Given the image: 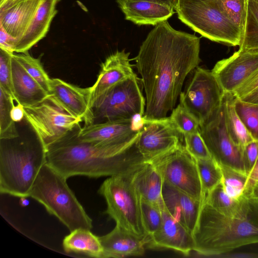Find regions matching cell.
<instances>
[{
    "label": "cell",
    "mask_w": 258,
    "mask_h": 258,
    "mask_svg": "<svg viewBox=\"0 0 258 258\" xmlns=\"http://www.w3.org/2000/svg\"><path fill=\"white\" fill-rule=\"evenodd\" d=\"M200 38L174 29L167 20L156 25L135 58L146 95L143 119L167 117L189 73L201 61Z\"/></svg>",
    "instance_id": "obj_1"
},
{
    "label": "cell",
    "mask_w": 258,
    "mask_h": 258,
    "mask_svg": "<svg viewBox=\"0 0 258 258\" xmlns=\"http://www.w3.org/2000/svg\"><path fill=\"white\" fill-rule=\"evenodd\" d=\"M75 128L46 150V163L67 179L75 175L112 176L145 160L136 144L124 150L83 142Z\"/></svg>",
    "instance_id": "obj_2"
},
{
    "label": "cell",
    "mask_w": 258,
    "mask_h": 258,
    "mask_svg": "<svg viewBox=\"0 0 258 258\" xmlns=\"http://www.w3.org/2000/svg\"><path fill=\"white\" fill-rule=\"evenodd\" d=\"M192 235L194 251L207 256L258 243V199L243 195L240 210L232 215L203 203Z\"/></svg>",
    "instance_id": "obj_3"
},
{
    "label": "cell",
    "mask_w": 258,
    "mask_h": 258,
    "mask_svg": "<svg viewBox=\"0 0 258 258\" xmlns=\"http://www.w3.org/2000/svg\"><path fill=\"white\" fill-rule=\"evenodd\" d=\"M1 140L0 191L28 197L41 168L46 163V150L39 141Z\"/></svg>",
    "instance_id": "obj_4"
},
{
    "label": "cell",
    "mask_w": 258,
    "mask_h": 258,
    "mask_svg": "<svg viewBox=\"0 0 258 258\" xmlns=\"http://www.w3.org/2000/svg\"><path fill=\"white\" fill-rule=\"evenodd\" d=\"M28 197L37 201L70 231L91 230L92 220L67 183V178L46 163L41 168Z\"/></svg>",
    "instance_id": "obj_5"
},
{
    "label": "cell",
    "mask_w": 258,
    "mask_h": 258,
    "mask_svg": "<svg viewBox=\"0 0 258 258\" xmlns=\"http://www.w3.org/2000/svg\"><path fill=\"white\" fill-rule=\"evenodd\" d=\"M178 19L211 41L239 45L242 33L221 11L217 0H178L174 9Z\"/></svg>",
    "instance_id": "obj_6"
},
{
    "label": "cell",
    "mask_w": 258,
    "mask_h": 258,
    "mask_svg": "<svg viewBox=\"0 0 258 258\" xmlns=\"http://www.w3.org/2000/svg\"><path fill=\"white\" fill-rule=\"evenodd\" d=\"M127 170L106 179L99 192L107 203L105 213L115 221L116 225L137 236H149L143 223L141 199Z\"/></svg>",
    "instance_id": "obj_7"
},
{
    "label": "cell",
    "mask_w": 258,
    "mask_h": 258,
    "mask_svg": "<svg viewBox=\"0 0 258 258\" xmlns=\"http://www.w3.org/2000/svg\"><path fill=\"white\" fill-rule=\"evenodd\" d=\"M142 87L136 74L115 85L92 105L93 123L143 117L146 99Z\"/></svg>",
    "instance_id": "obj_8"
},
{
    "label": "cell",
    "mask_w": 258,
    "mask_h": 258,
    "mask_svg": "<svg viewBox=\"0 0 258 258\" xmlns=\"http://www.w3.org/2000/svg\"><path fill=\"white\" fill-rule=\"evenodd\" d=\"M24 111L26 121L46 150L83 121L69 112L52 94L34 105L24 107Z\"/></svg>",
    "instance_id": "obj_9"
},
{
    "label": "cell",
    "mask_w": 258,
    "mask_h": 258,
    "mask_svg": "<svg viewBox=\"0 0 258 258\" xmlns=\"http://www.w3.org/2000/svg\"><path fill=\"white\" fill-rule=\"evenodd\" d=\"M163 180L203 204L201 180L196 159L180 143L152 160Z\"/></svg>",
    "instance_id": "obj_10"
},
{
    "label": "cell",
    "mask_w": 258,
    "mask_h": 258,
    "mask_svg": "<svg viewBox=\"0 0 258 258\" xmlns=\"http://www.w3.org/2000/svg\"><path fill=\"white\" fill-rule=\"evenodd\" d=\"M224 91L212 71L197 67L179 101L198 120L200 125L214 114L220 106Z\"/></svg>",
    "instance_id": "obj_11"
},
{
    "label": "cell",
    "mask_w": 258,
    "mask_h": 258,
    "mask_svg": "<svg viewBox=\"0 0 258 258\" xmlns=\"http://www.w3.org/2000/svg\"><path fill=\"white\" fill-rule=\"evenodd\" d=\"M199 132L212 158L219 166H226L246 174L243 149L232 142L226 131L223 99L214 114L200 125Z\"/></svg>",
    "instance_id": "obj_12"
},
{
    "label": "cell",
    "mask_w": 258,
    "mask_h": 258,
    "mask_svg": "<svg viewBox=\"0 0 258 258\" xmlns=\"http://www.w3.org/2000/svg\"><path fill=\"white\" fill-rule=\"evenodd\" d=\"M143 122L142 117L93 123L79 127L77 136L83 142L128 150L136 144Z\"/></svg>",
    "instance_id": "obj_13"
},
{
    "label": "cell",
    "mask_w": 258,
    "mask_h": 258,
    "mask_svg": "<svg viewBox=\"0 0 258 258\" xmlns=\"http://www.w3.org/2000/svg\"><path fill=\"white\" fill-rule=\"evenodd\" d=\"M136 147L145 160H152L182 143L183 136L173 126L169 116L143 119Z\"/></svg>",
    "instance_id": "obj_14"
},
{
    "label": "cell",
    "mask_w": 258,
    "mask_h": 258,
    "mask_svg": "<svg viewBox=\"0 0 258 258\" xmlns=\"http://www.w3.org/2000/svg\"><path fill=\"white\" fill-rule=\"evenodd\" d=\"M258 71V50L239 49L217 62L212 72L225 92L233 93Z\"/></svg>",
    "instance_id": "obj_15"
},
{
    "label": "cell",
    "mask_w": 258,
    "mask_h": 258,
    "mask_svg": "<svg viewBox=\"0 0 258 258\" xmlns=\"http://www.w3.org/2000/svg\"><path fill=\"white\" fill-rule=\"evenodd\" d=\"M130 53L117 50L109 55L103 62L98 77L91 87V105L103 97L115 85L133 76Z\"/></svg>",
    "instance_id": "obj_16"
},
{
    "label": "cell",
    "mask_w": 258,
    "mask_h": 258,
    "mask_svg": "<svg viewBox=\"0 0 258 258\" xmlns=\"http://www.w3.org/2000/svg\"><path fill=\"white\" fill-rule=\"evenodd\" d=\"M147 246L150 248L171 249L188 255L194 250V241L192 234L164 208L162 210L161 225L149 236Z\"/></svg>",
    "instance_id": "obj_17"
},
{
    "label": "cell",
    "mask_w": 258,
    "mask_h": 258,
    "mask_svg": "<svg viewBox=\"0 0 258 258\" xmlns=\"http://www.w3.org/2000/svg\"><path fill=\"white\" fill-rule=\"evenodd\" d=\"M42 1L0 0V27L14 38L17 43L28 28Z\"/></svg>",
    "instance_id": "obj_18"
},
{
    "label": "cell",
    "mask_w": 258,
    "mask_h": 258,
    "mask_svg": "<svg viewBox=\"0 0 258 258\" xmlns=\"http://www.w3.org/2000/svg\"><path fill=\"white\" fill-rule=\"evenodd\" d=\"M52 94L69 112L81 118L85 125L93 123L91 87L81 88L58 78L51 79Z\"/></svg>",
    "instance_id": "obj_19"
},
{
    "label": "cell",
    "mask_w": 258,
    "mask_h": 258,
    "mask_svg": "<svg viewBox=\"0 0 258 258\" xmlns=\"http://www.w3.org/2000/svg\"><path fill=\"white\" fill-rule=\"evenodd\" d=\"M131 182L141 200L165 208L162 187L163 179L152 162L143 160L127 170Z\"/></svg>",
    "instance_id": "obj_20"
},
{
    "label": "cell",
    "mask_w": 258,
    "mask_h": 258,
    "mask_svg": "<svg viewBox=\"0 0 258 258\" xmlns=\"http://www.w3.org/2000/svg\"><path fill=\"white\" fill-rule=\"evenodd\" d=\"M162 197L166 210L192 234L202 203L164 180Z\"/></svg>",
    "instance_id": "obj_21"
},
{
    "label": "cell",
    "mask_w": 258,
    "mask_h": 258,
    "mask_svg": "<svg viewBox=\"0 0 258 258\" xmlns=\"http://www.w3.org/2000/svg\"><path fill=\"white\" fill-rule=\"evenodd\" d=\"M99 238L104 258L142 255L149 241V236H137L117 225L111 232Z\"/></svg>",
    "instance_id": "obj_22"
},
{
    "label": "cell",
    "mask_w": 258,
    "mask_h": 258,
    "mask_svg": "<svg viewBox=\"0 0 258 258\" xmlns=\"http://www.w3.org/2000/svg\"><path fill=\"white\" fill-rule=\"evenodd\" d=\"M119 7L126 20L138 25L155 26L175 13L172 7L150 0H128Z\"/></svg>",
    "instance_id": "obj_23"
},
{
    "label": "cell",
    "mask_w": 258,
    "mask_h": 258,
    "mask_svg": "<svg viewBox=\"0 0 258 258\" xmlns=\"http://www.w3.org/2000/svg\"><path fill=\"white\" fill-rule=\"evenodd\" d=\"M59 2L60 0H43L28 28L16 43L15 52H28L46 36L57 13L56 6Z\"/></svg>",
    "instance_id": "obj_24"
},
{
    "label": "cell",
    "mask_w": 258,
    "mask_h": 258,
    "mask_svg": "<svg viewBox=\"0 0 258 258\" xmlns=\"http://www.w3.org/2000/svg\"><path fill=\"white\" fill-rule=\"evenodd\" d=\"M12 82L15 100L24 107L34 105L49 94L33 79L14 56L12 58Z\"/></svg>",
    "instance_id": "obj_25"
},
{
    "label": "cell",
    "mask_w": 258,
    "mask_h": 258,
    "mask_svg": "<svg viewBox=\"0 0 258 258\" xmlns=\"http://www.w3.org/2000/svg\"><path fill=\"white\" fill-rule=\"evenodd\" d=\"M67 252L81 253L91 257H102L103 249L99 237L90 230L79 228L70 232L62 242Z\"/></svg>",
    "instance_id": "obj_26"
},
{
    "label": "cell",
    "mask_w": 258,
    "mask_h": 258,
    "mask_svg": "<svg viewBox=\"0 0 258 258\" xmlns=\"http://www.w3.org/2000/svg\"><path fill=\"white\" fill-rule=\"evenodd\" d=\"M225 123L227 132L232 142L243 149L254 139L238 115L235 107L233 93H224Z\"/></svg>",
    "instance_id": "obj_27"
},
{
    "label": "cell",
    "mask_w": 258,
    "mask_h": 258,
    "mask_svg": "<svg viewBox=\"0 0 258 258\" xmlns=\"http://www.w3.org/2000/svg\"><path fill=\"white\" fill-rule=\"evenodd\" d=\"M239 46L240 50H258V0H246L245 22Z\"/></svg>",
    "instance_id": "obj_28"
},
{
    "label": "cell",
    "mask_w": 258,
    "mask_h": 258,
    "mask_svg": "<svg viewBox=\"0 0 258 258\" xmlns=\"http://www.w3.org/2000/svg\"><path fill=\"white\" fill-rule=\"evenodd\" d=\"M242 202L243 195L238 199L230 197L225 192L221 182L208 194L203 203L223 214L232 215L240 210Z\"/></svg>",
    "instance_id": "obj_29"
},
{
    "label": "cell",
    "mask_w": 258,
    "mask_h": 258,
    "mask_svg": "<svg viewBox=\"0 0 258 258\" xmlns=\"http://www.w3.org/2000/svg\"><path fill=\"white\" fill-rule=\"evenodd\" d=\"M201 180L203 203L208 194L222 180L220 166L212 158L196 159Z\"/></svg>",
    "instance_id": "obj_30"
},
{
    "label": "cell",
    "mask_w": 258,
    "mask_h": 258,
    "mask_svg": "<svg viewBox=\"0 0 258 258\" xmlns=\"http://www.w3.org/2000/svg\"><path fill=\"white\" fill-rule=\"evenodd\" d=\"M14 99L0 87V139L8 140L19 137L15 122L11 115V111L14 105Z\"/></svg>",
    "instance_id": "obj_31"
},
{
    "label": "cell",
    "mask_w": 258,
    "mask_h": 258,
    "mask_svg": "<svg viewBox=\"0 0 258 258\" xmlns=\"http://www.w3.org/2000/svg\"><path fill=\"white\" fill-rule=\"evenodd\" d=\"M220 167L222 173V183L225 192L230 197L238 199L243 195L248 176L226 166Z\"/></svg>",
    "instance_id": "obj_32"
},
{
    "label": "cell",
    "mask_w": 258,
    "mask_h": 258,
    "mask_svg": "<svg viewBox=\"0 0 258 258\" xmlns=\"http://www.w3.org/2000/svg\"><path fill=\"white\" fill-rule=\"evenodd\" d=\"M14 56L27 72L49 94L51 79L44 70L40 58L33 57L28 52L14 54Z\"/></svg>",
    "instance_id": "obj_33"
},
{
    "label": "cell",
    "mask_w": 258,
    "mask_h": 258,
    "mask_svg": "<svg viewBox=\"0 0 258 258\" xmlns=\"http://www.w3.org/2000/svg\"><path fill=\"white\" fill-rule=\"evenodd\" d=\"M235 107L239 118L254 140L258 142V104L235 97Z\"/></svg>",
    "instance_id": "obj_34"
},
{
    "label": "cell",
    "mask_w": 258,
    "mask_h": 258,
    "mask_svg": "<svg viewBox=\"0 0 258 258\" xmlns=\"http://www.w3.org/2000/svg\"><path fill=\"white\" fill-rule=\"evenodd\" d=\"M169 118L174 128L183 136L199 131L198 120L180 103L172 110Z\"/></svg>",
    "instance_id": "obj_35"
},
{
    "label": "cell",
    "mask_w": 258,
    "mask_h": 258,
    "mask_svg": "<svg viewBox=\"0 0 258 258\" xmlns=\"http://www.w3.org/2000/svg\"><path fill=\"white\" fill-rule=\"evenodd\" d=\"M222 12L242 32L246 14V0H217Z\"/></svg>",
    "instance_id": "obj_36"
},
{
    "label": "cell",
    "mask_w": 258,
    "mask_h": 258,
    "mask_svg": "<svg viewBox=\"0 0 258 258\" xmlns=\"http://www.w3.org/2000/svg\"><path fill=\"white\" fill-rule=\"evenodd\" d=\"M141 210L146 233L152 235L159 228L162 221V210L157 206L141 200Z\"/></svg>",
    "instance_id": "obj_37"
},
{
    "label": "cell",
    "mask_w": 258,
    "mask_h": 258,
    "mask_svg": "<svg viewBox=\"0 0 258 258\" xmlns=\"http://www.w3.org/2000/svg\"><path fill=\"white\" fill-rule=\"evenodd\" d=\"M14 53L0 48V87L14 99L12 58Z\"/></svg>",
    "instance_id": "obj_38"
},
{
    "label": "cell",
    "mask_w": 258,
    "mask_h": 258,
    "mask_svg": "<svg viewBox=\"0 0 258 258\" xmlns=\"http://www.w3.org/2000/svg\"><path fill=\"white\" fill-rule=\"evenodd\" d=\"M183 139L186 150L195 159L212 158L199 131L185 134Z\"/></svg>",
    "instance_id": "obj_39"
},
{
    "label": "cell",
    "mask_w": 258,
    "mask_h": 258,
    "mask_svg": "<svg viewBox=\"0 0 258 258\" xmlns=\"http://www.w3.org/2000/svg\"><path fill=\"white\" fill-rule=\"evenodd\" d=\"M258 158V142L255 140L247 144L243 149V160L246 174L248 176Z\"/></svg>",
    "instance_id": "obj_40"
},
{
    "label": "cell",
    "mask_w": 258,
    "mask_h": 258,
    "mask_svg": "<svg viewBox=\"0 0 258 258\" xmlns=\"http://www.w3.org/2000/svg\"><path fill=\"white\" fill-rule=\"evenodd\" d=\"M258 88V71L233 93L235 98H241Z\"/></svg>",
    "instance_id": "obj_41"
},
{
    "label": "cell",
    "mask_w": 258,
    "mask_h": 258,
    "mask_svg": "<svg viewBox=\"0 0 258 258\" xmlns=\"http://www.w3.org/2000/svg\"><path fill=\"white\" fill-rule=\"evenodd\" d=\"M16 40L0 27V48L15 52Z\"/></svg>",
    "instance_id": "obj_42"
},
{
    "label": "cell",
    "mask_w": 258,
    "mask_h": 258,
    "mask_svg": "<svg viewBox=\"0 0 258 258\" xmlns=\"http://www.w3.org/2000/svg\"><path fill=\"white\" fill-rule=\"evenodd\" d=\"M258 181V158L251 172L248 175L243 195L248 196L253 185Z\"/></svg>",
    "instance_id": "obj_43"
},
{
    "label": "cell",
    "mask_w": 258,
    "mask_h": 258,
    "mask_svg": "<svg viewBox=\"0 0 258 258\" xmlns=\"http://www.w3.org/2000/svg\"><path fill=\"white\" fill-rule=\"evenodd\" d=\"M11 115L14 121L20 122L25 117L24 107L19 103L14 105L11 109Z\"/></svg>",
    "instance_id": "obj_44"
},
{
    "label": "cell",
    "mask_w": 258,
    "mask_h": 258,
    "mask_svg": "<svg viewBox=\"0 0 258 258\" xmlns=\"http://www.w3.org/2000/svg\"><path fill=\"white\" fill-rule=\"evenodd\" d=\"M238 99L248 102L258 104V88L250 94Z\"/></svg>",
    "instance_id": "obj_45"
},
{
    "label": "cell",
    "mask_w": 258,
    "mask_h": 258,
    "mask_svg": "<svg viewBox=\"0 0 258 258\" xmlns=\"http://www.w3.org/2000/svg\"><path fill=\"white\" fill-rule=\"evenodd\" d=\"M118 5H120L123 2L128 0H115ZM152 1L156 2L163 4H165L172 7L174 9H175L178 0H150Z\"/></svg>",
    "instance_id": "obj_46"
},
{
    "label": "cell",
    "mask_w": 258,
    "mask_h": 258,
    "mask_svg": "<svg viewBox=\"0 0 258 258\" xmlns=\"http://www.w3.org/2000/svg\"><path fill=\"white\" fill-rule=\"evenodd\" d=\"M247 196L258 199V181L253 185Z\"/></svg>",
    "instance_id": "obj_47"
},
{
    "label": "cell",
    "mask_w": 258,
    "mask_h": 258,
    "mask_svg": "<svg viewBox=\"0 0 258 258\" xmlns=\"http://www.w3.org/2000/svg\"><path fill=\"white\" fill-rule=\"evenodd\" d=\"M27 197H21L20 204L22 206H26L29 204V201L26 199Z\"/></svg>",
    "instance_id": "obj_48"
}]
</instances>
